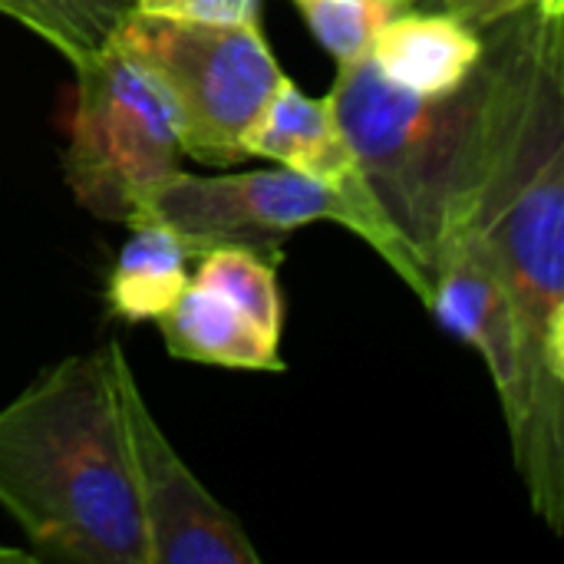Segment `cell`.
<instances>
[{"label":"cell","mask_w":564,"mask_h":564,"mask_svg":"<svg viewBox=\"0 0 564 564\" xmlns=\"http://www.w3.org/2000/svg\"><path fill=\"white\" fill-rule=\"evenodd\" d=\"M436 10L463 20L473 30H486L499 20H509L529 7H545V10H564V0H433Z\"/></svg>","instance_id":"2e32d148"},{"label":"cell","mask_w":564,"mask_h":564,"mask_svg":"<svg viewBox=\"0 0 564 564\" xmlns=\"http://www.w3.org/2000/svg\"><path fill=\"white\" fill-rule=\"evenodd\" d=\"M502 96L466 228L502 281L525 357V423L512 443L535 516L564 529V10L489 26Z\"/></svg>","instance_id":"6da1fadb"},{"label":"cell","mask_w":564,"mask_h":564,"mask_svg":"<svg viewBox=\"0 0 564 564\" xmlns=\"http://www.w3.org/2000/svg\"><path fill=\"white\" fill-rule=\"evenodd\" d=\"M0 509L50 562L149 564L109 344L0 410Z\"/></svg>","instance_id":"7a4b0ae2"},{"label":"cell","mask_w":564,"mask_h":564,"mask_svg":"<svg viewBox=\"0 0 564 564\" xmlns=\"http://www.w3.org/2000/svg\"><path fill=\"white\" fill-rule=\"evenodd\" d=\"M139 221H159L175 231L192 258L231 245L271 254L297 228L321 221L340 225L373 248L423 307L430 304L426 271L377 205L347 198L344 192L284 165L215 175L178 169L155 188Z\"/></svg>","instance_id":"5b68a950"},{"label":"cell","mask_w":564,"mask_h":564,"mask_svg":"<svg viewBox=\"0 0 564 564\" xmlns=\"http://www.w3.org/2000/svg\"><path fill=\"white\" fill-rule=\"evenodd\" d=\"M482 43L469 79L440 96L387 83L367 56L340 63L327 93L373 202L426 278L443 245L466 228L492 145L502 50L489 26Z\"/></svg>","instance_id":"3957f363"},{"label":"cell","mask_w":564,"mask_h":564,"mask_svg":"<svg viewBox=\"0 0 564 564\" xmlns=\"http://www.w3.org/2000/svg\"><path fill=\"white\" fill-rule=\"evenodd\" d=\"M426 311L456 340L473 347L499 393L509 443L519 440L525 423V357L519 321L502 281L486 261L476 235L459 228L430 264V304Z\"/></svg>","instance_id":"ba28073f"},{"label":"cell","mask_w":564,"mask_h":564,"mask_svg":"<svg viewBox=\"0 0 564 564\" xmlns=\"http://www.w3.org/2000/svg\"><path fill=\"white\" fill-rule=\"evenodd\" d=\"M63 178L93 218L132 228L182 169V142L155 83L109 43L73 66Z\"/></svg>","instance_id":"8992f818"},{"label":"cell","mask_w":564,"mask_h":564,"mask_svg":"<svg viewBox=\"0 0 564 564\" xmlns=\"http://www.w3.org/2000/svg\"><path fill=\"white\" fill-rule=\"evenodd\" d=\"M109 46L162 93L182 152L202 165L245 162V135L284 79L261 23H202L129 10Z\"/></svg>","instance_id":"277c9868"},{"label":"cell","mask_w":564,"mask_h":564,"mask_svg":"<svg viewBox=\"0 0 564 564\" xmlns=\"http://www.w3.org/2000/svg\"><path fill=\"white\" fill-rule=\"evenodd\" d=\"M155 327L175 360L225 370H284L281 337L261 330L248 314L195 281L155 317Z\"/></svg>","instance_id":"8fae6325"},{"label":"cell","mask_w":564,"mask_h":564,"mask_svg":"<svg viewBox=\"0 0 564 564\" xmlns=\"http://www.w3.org/2000/svg\"><path fill=\"white\" fill-rule=\"evenodd\" d=\"M410 3H423V0H410Z\"/></svg>","instance_id":"ac0fdd59"},{"label":"cell","mask_w":564,"mask_h":564,"mask_svg":"<svg viewBox=\"0 0 564 564\" xmlns=\"http://www.w3.org/2000/svg\"><path fill=\"white\" fill-rule=\"evenodd\" d=\"M482 30L443 10L406 7L380 26L367 59L387 83L420 96H440L469 79L482 59Z\"/></svg>","instance_id":"30bf717a"},{"label":"cell","mask_w":564,"mask_h":564,"mask_svg":"<svg viewBox=\"0 0 564 564\" xmlns=\"http://www.w3.org/2000/svg\"><path fill=\"white\" fill-rule=\"evenodd\" d=\"M245 155L271 159L274 165L304 172L344 192L347 198L377 205L327 96H307L288 76L248 129Z\"/></svg>","instance_id":"9c48e42d"},{"label":"cell","mask_w":564,"mask_h":564,"mask_svg":"<svg viewBox=\"0 0 564 564\" xmlns=\"http://www.w3.org/2000/svg\"><path fill=\"white\" fill-rule=\"evenodd\" d=\"M192 251L185 241L159 221H139L129 228L109 281L106 307L126 324L155 321L192 281Z\"/></svg>","instance_id":"7c38bea8"},{"label":"cell","mask_w":564,"mask_h":564,"mask_svg":"<svg viewBox=\"0 0 564 564\" xmlns=\"http://www.w3.org/2000/svg\"><path fill=\"white\" fill-rule=\"evenodd\" d=\"M132 7L202 23H261V0H132Z\"/></svg>","instance_id":"9a60e30c"},{"label":"cell","mask_w":564,"mask_h":564,"mask_svg":"<svg viewBox=\"0 0 564 564\" xmlns=\"http://www.w3.org/2000/svg\"><path fill=\"white\" fill-rule=\"evenodd\" d=\"M112 373L126 423L135 499L149 539V564H258L245 525L202 486L152 416L142 387L112 340Z\"/></svg>","instance_id":"52a82bcc"},{"label":"cell","mask_w":564,"mask_h":564,"mask_svg":"<svg viewBox=\"0 0 564 564\" xmlns=\"http://www.w3.org/2000/svg\"><path fill=\"white\" fill-rule=\"evenodd\" d=\"M132 0H0V17L46 40L69 66L102 50Z\"/></svg>","instance_id":"4fadbf2b"},{"label":"cell","mask_w":564,"mask_h":564,"mask_svg":"<svg viewBox=\"0 0 564 564\" xmlns=\"http://www.w3.org/2000/svg\"><path fill=\"white\" fill-rule=\"evenodd\" d=\"M7 558H10V562H23L26 555H20V552H13V549H0V562H7Z\"/></svg>","instance_id":"e0dca14e"},{"label":"cell","mask_w":564,"mask_h":564,"mask_svg":"<svg viewBox=\"0 0 564 564\" xmlns=\"http://www.w3.org/2000/svg\"><path fill=\"white\" fill-rule=\"evenodd\" d=\"M192 281L215 291L241 314H248L261 330L281 337L284 327V297L278 284V271L264 251L254 248H212L198 254Z\"/></svg>","instance_id":"5bb4252c"}]
</instances>
